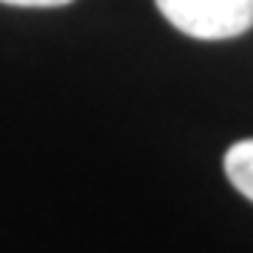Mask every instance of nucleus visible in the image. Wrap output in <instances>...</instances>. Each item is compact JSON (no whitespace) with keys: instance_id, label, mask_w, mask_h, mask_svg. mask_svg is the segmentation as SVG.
<instances>
[{"instance_id":"nucleus-1","label":"nucleus","mask_w":253,"mask_h":253,"mask_svg":"<svg viewBox=\"0 0 253 253\" xmlns=\"http://www.w3.org/2000/svg\"><path fill=\"white\" fill-rule=\"evenodd\" d=\"M155 6L180 34L217 42L253 28V0H155Z\"/></svg>"},{"instance_id":"nucleus-2","label":"nucleus","mask_w":253,"mask_h":253,"mask_svg":"<svg viewBox=\"0 0 253 253\" xmlns=\"http://www.w3.org/2000/svg\"><path fill=\"white\" fill-rule=\"evenodd\" d=\"M222 169L231 186L253 203V138H242L228 149L222 158Z\"/></svg>"},{"instance_id":"nucleus-3","label":"nucleus","mask_w":253,"mask_h":253,"mask_svg":"<svg viewBox=\"0 0 253 253\" xmlns=\"http://www.w3.org/2000/svg\"><path fill=\"white\" fill-rule=\"evenodd\" d=\"M6 6H20V9H56V6H68L73 0H0Z\"/></svg>"}]
</instances>
